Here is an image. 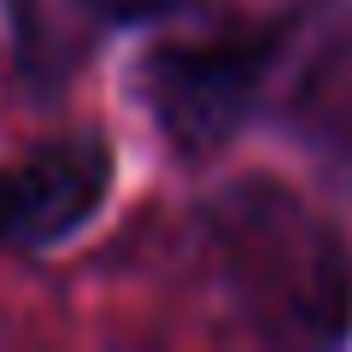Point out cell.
<instances>
[{
	"mask_svg": "<svg viewBox=\"0 0 352 352\" xmlns=\"http://www.w3.org/2000/svg\"><path fill=\"white\" fill-rule=\"evenodd\" d=\"M223 252L252 311H276L305 335H340L352 323V264L340 241L305 223L282 194H235L223 206Z\"/></svg>",
	"mask_w": 352,
	"mask_h": 352,
	"instance_id": "cell-1",
	"label": "cell"
},
{
	"mask_svg": "<svg viewBox=\"0 0 352 352\" xmlns=\"http://www.w3.org/2000/svg\"><path fill=\"white\" fill-rule=\"evenodd\" d=\"M264 71L270 53L258 41H182L141 59V100L170 147L212 153L247 129Z\"/></svg>",
	"mask_w": 352,
	"mask_h": 352,
	"instance_id": "cell-2",
	"label": "cell"
},
{
	"mask_svg": "<svg viewBox=\"0 0 352 352\" xmlns=\"http://www.w3.org/2000/svg\"><path fill=\"white\" fill-rule=\"evenodd\" d=\"M112 188V153L100 135H59L30 153L12 182V235L24 247H59L100 212Z\"/></svg>",
	"mask_w": 352,
	"mask_h": 352,
	"instance_id": "cell-3",
	"label": "cell"
},
{
	"mask_svg": "<svg viewBox=\"0 0 352 352\" xmlns=\"http://www.w3.org/2000/svg\"><path fill=\"white\" fill-rule=\"evenodd\" d=\"M305 141L352 176V30H340L305 76Z\"/></svg>",
	"mask_w": 352,
	"mask_h": 352,
	"instance_id": "cell-4",
	"label": "cell"
},
{
	"mask_svg": "<svg viewBox=\"0 0 352 352\" xmlns=\"http://www.w3.org/2000/svg\"><path fill=\"white\" fill-rule=\"evenodd\" d=\"M100 18H112V24H147V18L170 12V0H88Z\"/></svg>",
	"mask_w": 352,
	"mask_h": 352,
	"instance_id": "cell-5",
	"label": "cell"
},
{
	"mask_svg": "<svg viewBox=\"0 0 352 352\" xmlns=\"http://www.w3.org/2000/svg\"><path fill=\"white\" fill-rule=\"evenodd\" d=\"M12 235V182L0 176V241Z\"/></svg>",
	"mask_w": 352,
	"mask_h": 352,
	"instance_id": "cell-6",
	"label": "cell"
}]
</instances>
